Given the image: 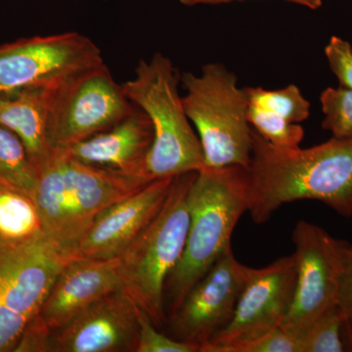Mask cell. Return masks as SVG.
<instances>
[{"instance_id": "6da1fadb", "label": "cell", "mask_w": 352, "mask_h": 352, "mask_svg": "<svg viewBox=\"0 0 352 352\" xmlns=\"http://www.w3.org/2000/svg\"><path fill=\"white\" fill-rule=\"evenodd\" d=\"M252 136L248 212L256 224L267 222L282 206L302 200L352 217V138H333L302 149L275 147L252 127Z\"/></svg>"}, {"instance_id": "7a4b0ae2", "label": "cell", "mask_w": 352, "mask_h": 352, "mask_svg": "<svg viewBox=\"0 0 352 352\" xmlns=\"http://www.w3.org/2000/svg\"><path fill=\"white\" fill-rule=\"evenodd\" d=\"M150 182L54 153L38 171L34 196L46 239L68 261L102 210Z\"/></svg>"}, {"instance_id": "3957f363", "label": "cell", "mask_w": 352, "mask_h": 352, "mask_svg": "<svg viewBox=\"0 0 352 352\" xmlns=\"http://www.w3.org/2000/svg\"><path fill=\"white\" fill-rule=\"evenodd\" d=\"M248 191L247 168L243 166H205L197 171L187 195L190 222L184 251L164 284L166 318L231 247L235 227L248 212Z\"/></svg>"}, {"instance_id": "277c9868", "label": "cell", "mask_w": 352, "mask_h": 352, "mask_svg": "<svg viewBox=\"0 0 352 352\" xmlns=\"http://www.w3.org/2000/svg\"><path fill=\"white\" fill-rule=\"evenodd\" d=\"M179 80L170 58L156 53L149 61L141 60L134 78L122 85L127 99L152 124L154 138L144 164L145 175L151 182L205 168L200 139L178 92Z\"/></svg>"}, {"instance_id": "5b68a950", "label": "cell", "mask_w": 352, "mask_h": 352, "mask_svg": "<svg viewBox=\"0 0 352 352\" xmlns=\"http://www.w3.org/2000/svg\"><path fill=\"white\" fill-rule=\"evenodd\" d=\"M196 173L173 178L159 214L119 258L122 289L157 327L168 322L164 284L184 251L190 222L187 195Z\"/></svg>"}, {"instance_id": "8992f818", "label": "cell", "mask_w": 352, "mask_h": 352, "mask_svg": "<svg viewBox=\"0 0 352 352\" xmlns=\"http://www.w3.org/2000/svg\"><path fill=\"white\" fill-rule=\"evenodd\" d=\"M185 112L196 127L205 166L249 168L252 151V126L248 120L245 88L224 65L201 67V73L183 74Z\"/></svg>"}, {"instance_id": "52a82bcc", "label": "cell", "mask_w": 352, "mask_h": 352, "mask_svg": "<svg viewBox=\"0 0 352 352\" xmlns=\"http://www.w3.org/2000/svg\"><path fill=\"white\" fill-rule=\"evenodd\" d=\"M135 109L106 64L54 88L47 122L53 153L112 129Z\"/></svg>"}, {"instance_id": "ba28073f", "label": "cell", "mask_w": 352, "mask_h": 352, "mask_svg": "<svg viewBox=\"0 0 352 352\" xmlns=\"http://www.w3.org/2000/svg\"><path fill=\"white\" fill-rule=\"evenodd\" d=\"M103 64L100 48L80 32L22 38L0 45V87H57Z\"/></svg>"}, {"instance_id": "9c48e42d", "label": "cell", "mask_w": 352, "mask_h": 352, "mask_svg": "<svg viewBox=\"0 0 352 352\" xmlns=\"http://www.w3.org/2000/svg\"><path fill=\"white\" fill-rule=\"evenodd\" d=\"M296 282L293 302L280 328L298 339L338 305L340 277L339 239L322 227L300 220L293 232Z\"/></svg>"}, {"instance_id": "30bf717a", "label": "cell", "mask_w": 352, "mask_h": 352, "mask_svg": "<svg viewBox=\"0 0 352 352\" xmlns=\"http://www.w3.org/2000/svg\"><path fill=\"white\" fill-rule=\"evenodd\" d=\"M250 268L236 258L232 247L227 249L168 317V335L201 352L232 319Z\"/></svg>"}, {"instance_id": "8fae6325", "label": "cell", "mask_w": 352, "mask_h": 352, "mask_svg": "<svg viewBox=\"0 0 352 352\" xmlns=\"http://www.w3.org/2000/svg\"><path fill=\"white\" fill-rule=\"evenodd\" d=\"M296 282L294 254L265 267L250 268L232 319L201 352H220L280 327L293 302Z\"/></svg>"}, {"instance_id": "7c38bea8", "label": "cell", "mask_w": 352, "mask_h": 352, "mask_svg": "<svg viewBox=\"0 0 352 352\" xmlns=\"http://www.w3.org/2000/svg\"><path fill=\"white\" fill-rule=\"evenodd\" d=\"M139 307L122 289L51 331L50 352H136Z\"/></svg>"}, {"instance_id": "4fadbf2b", "label": "cell", "mask_w": 352, "mask_h": 352, "mask_svg": "<svg viewBox=\"0 0 352 352\" xmlns=\"http://www.w3.org/2000/svg\"><path fill=\"white\" fill-rule=\"evenodd\" d=\"M173 178L154 180L102 210L71 258H119L159 214L170 193Z\"/></svg>"}, {"instance_id": "5bb4252c", "label": "cell", "mask_w": 352, "mask_h": 352, "mask_svg": "<svg viewBox=\"0 0 352 352\" xmlns=\"http://www.w3.org/2000/svg\"><path fill=\"white\" fill-rule=\"evenodd\" d=\"M66 261L46 237L0 249V307L31 321Z\"/></svg>"}, {"instance_id": "9a60e30c", "label": "cell", "mask_w": 352, "mask_h": 352, "mask_svg": "<svg viewBox=\"0 0 352 352\" xmlns=\"http://www.w3.org/2000/svg\"><path fill=\"white\" fill-rule=\"evenodd\" d=\"M120 289V258H69L36 317L50 331L56 330L92 303Z\"/></svg>"}, {"instance_id": "2e32d148", "label": "cell", "mask_w": 352, "mask_h": 352, "mask_svg": "<svg viewBox=\"0 0 352 352\" xmlns=\"http://www.w3.org/2000/svg\"><path fill=\"white\" fill-rule=\"evenodd\" d=\"M153 138L149 118L135 107L112 129L80 141L64 153L82 164L150 180L145 175L144 164Z\"/></svg>"}, {"instance_id": "e0dca14e", "label": "cell", "mask_w": 352, "mask_h": 352, "mask_svg": "<svg viewBox=\"0 0 352 352\" xmlns=\"http://www.w3.org/2000/svg\"><path fill=\"white\" fill-rule=\"evenodd\" d=\"M54 88L23 87L0 92V126L20 138L38 171L54 155L47 140Z\"/></svg>"}, {"instance_id": "ac0fdd59", "label": "cell", "mask_w": 352, "mask_h": 352, "mask_svg": "<svg viewBox=\"0 0 352 352\" xmlns=\"http://www.w3.org/2000/svg\"><path fill=\"white\" fill-rule=\"evenodd\" d=\"M45 237L32 197L0 187V249H16Z\"/></svg>"}, {"instance_id": "d6986e66", "label": "cell", "mask_w": 352, "mask_h": 352, "mask_svg": "<svg viewBox=\"0 0 352 352\" xmlns=\"http://www.w3.org/2000/svg\"><path fill=\"white\" fill-rule=\"evenodd\" d=\"M38 170L22 141L0 126V187L14 190L34 199Z\"/></svg>"}, {"instance_id": "ffe728a7", "label": "cell", "mask_w": 352, "mask_h": 352, "mask_svg": "<svg viewBox=\"0 0 352 352\" xmlns=\"http://www.w3.org/2000/svg\"><path fill=\"white\" fill-rule=\"evenodd\" d=\"M245 92L250 104L280 116L291 124H300L309 117L310 103L296 85L278 90L245 87Z\"/></svg>"}, {"instance_id": "44dd1931", "label": "cell", "mask_w": 352, "mask_h": 352, "mask_svg": "<svg viewBox=\"0 0 352 352\" xmlns=\"http://www.w3.org/2000/svg\"><path fill=\"white\" fill-rule=\"evenodd\" d=\"M344 322V315L339 305L329 309L298 338L300 352L346 351Z\"/></svg>"}, {"instance_id": "7402d4cb", "label": "cell", "mask_w": 352, "mask_h": 352, "mask_svg": "<svg viewBox=\"0 0 352 352\" xmlns=\"http://www.w3.org/2000/svg\"><path fill=\"white\" fill-rule=\"evenodd\" d=\"M248 120L258 135L275 147H298L305 136L300 124H291L280 116L254 104L249 103Z\"/></svg>"}, {"instance_id": "603a6c76", "label": "cell", "mask_w": 352, "mask_h": 352, "mask_svg": "<svg viewBox=\"0 0 352 352\" xmlns=\"http://www.w3.org/2000/svg\"><path fill=\"white\" fill-rule=\"evenodd\" d=\"M324 118L322 127L335 138H352V90L328 87L320 96Z\"/></svg>"}, {"instance_id": "cb8c5ba5", "label": "cell", "mask_w": 352, "mask_h": 352, "mask_svg": "<svg viewBox=\"0 0 352 352\" xmlns=\"http://www.w3.org/2000/svg\"><path fill=\"white\" fill-rule=\"evenodd\" d=\"M157 328L146 312L139 308L136 352H200L196 344L173 339Z\"/></svg>"}, {"instance_id": "d4e9b609", "label": "cell", "mask_w": 352, "mask_h": 352, "mask_svg": "<svg viewBox=\"0 0 352 352\" xmlns=\"http://www.w3.org/2000/svg\"><path fill=\"white\" fill-rule=\"evenodd\" d=\"M220 352H300V347L298 339L278 327L250 342L224 347Z\"/></svg>"}, {"instance_id": "484cf974", "label": "cell", "mask_w": 352, "mask_h": 352, "mask_svg": "<svg viewBox=\"0 0 352 352\" xmlns=\"http://www.w3.org/2000/svg\"><path fill=\"white\" fill-rule=\"evenodd\" d=\"M325 55L329 66L332 69L340 87L352 90V46L351 43L332 36L325 47Z\"/></svg>"}, {"instance_id": "4316f807", "label": "cell", "mask_w": 352, "mask_h": 352, "mask_svg": "<svg viewBox=\"0 0 352 352\" xmlns=\"http://www.w3.org/2000/svg\"><path fill=\"white\" fill-rule=\"evenodd\" d=\"M340 277L338 305L344 317L352 316V245L339 240Z\"/></svg>"}, {"instance_id": "83f0119b", "label": "cell", "mask_w": 352, "mask_h": 352, "mask_svg": "<svg viewBox=\"0 0 352 352\" xmlns=\"http://www.w3.org/2000/svg\"><path fill=\"white\" fill-rule=\"evenodd\" d=\"M232 1L236 0H180V3L186 6H217V4L229 3ZM285 1L307 7L312 10H316L322 6V0H285Z\"/></svg>"}, {"instance_id": "f1b7e54d", "label": "cell", "mask_w": 352, "mask_h": 352, "mask_svg": "<svg viewBox=\"0 0 352 352\" xmlns=\"http://www.w3.org/2000/svg\"><path fill=\"white\" fill-rule=\"evenodd\" d=\"M344 340L346 351H352V316L344 317Z\"/></svg>"}, {"instance_id": "f546056e", "label": "cell", "mask_w": 352, "mask_h": 352, "mask_svg": "<svg viewBox=\"0 0 352 352\" xmlns=\"http://www.w3.org/2000/svg\"><path fill=\"white\" fill-rule=\"evenodd\" d=\"M1 91H6V90H4L3 88L0 87V92H1Z\"/></svg>"}]
</instances>
